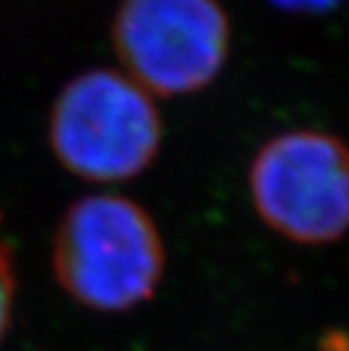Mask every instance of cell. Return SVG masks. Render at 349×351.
Returning <instances> with one entry per match:
<instances>
[{"instance_id":"obj_5","label":"cell","mask_w":349,"mask_h":351,"mask_svg":"<svg viewBox=\"0 0 349 351\" xmlns=\"http://www.w3.org/2000/svg\"><path fill=\"white\" fill-rule=\"evenodd\" d=\"M14 300H16V270H14V256L7 243L0 241V345L10 331L14 315Z\"/></svg>"},{"instance_id":"obj_6","label":"cell","mask_w":349,"mask_h":351,"mask_svg":"<svg viewBox=\"0 0 349 351\" xmlns=\"http://www.w3.org/2000/svg\"><path fill=\"white\" fill-rule=\"evenodd\" d=\"M274 7L284 12H297V14H322L331 12L343 3V0H270Z\"/></svg>"},{"instance_id":"obj_3","label":"cell","mask_w":349,"mask_h":351,"mask_svg":"<svg viewBox=\"0 0 349 351\" xmlns=\"http://www.w3.org/2000/svg\"><path fill=\"white\" fill-rule=\"evenodd\" d=\"M254 211L297 245H329L349 231V145L322 130H288L250 166Z\"/></svg>"},{"instance_id":"obj_4","label":"cell","mask_w":349,"mask_h":351,"mask_svg":"<svg viewBox=\"0 0 349 351\" xmlns=\"http://www.w3.org/2000/svg\"><path fill=\"white\" fill-rule=\"evenodd\" d=\"M123 73L150 95L202 91L225 69L232 27L215 0H123L111 23Z\"/></svg>"},{"instance_id":"obj_2","label":"cell","mask_w":349,"mask_h":351,"mask_svg":"<svg viewBox=\"0 0 349 351\" xmlns=\"http://www.w3.org/2000/svg\"><path fill=\"white\" fill-rule=\"evenodd\" d=\"M48 143L66 173L91 184H121L152 166L163 143L154 95L123 71L88 69L57 93Z\"/></svg>"},{"instance_id":"obj_1","label":"cell","mask_w":349,"mask_h":351,"mask_svg":"<svg viewBox=\"0 0 349 351\" xmlns=\"http://www.w3.org/2000/svg\"><path fill=\"white\" fill-rule=\"evenodd\" d=\"M53 272L73 302L128 313L150 302L166 272V245L139 202L118 193L75 199L57 222Z\"/></svg>"}]
</instances>
